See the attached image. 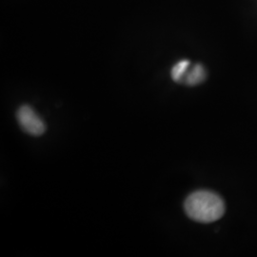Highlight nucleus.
<instances>
[{
  "label": "nucleus",
  "mask_w": 257,
  "mask_h": 257,
  "mask_svg": "<svg viewBox=\"0 0 257 257\" xmlns=\"http://www.w3.org/2000/svg\"><path fill=\"white\" fill-rule=\"evenodd\" d=\"M184 208L190 218L200 223L218 220L225 212V204L222 198L209 191H198L189 195Z\"/></svg>",
  "instance_id": "1"
},
{
  "label": "nucleus",
  "mask_w": 257,
  "mask_h": 257,
  "mask_svg": "<svg viewBox=\"0 0 257 257\" xmlns=\"http://www.w3.org/2000/svg\"><path fill=\"white\" fill-rule=\"evenodd\" d=\"M18 120L20 127L31 136L39 137L45 133V124L35 110L24 105L18 110Z\"/></svg>",
  "instance_id": "2"
},
{
  "label": "nucleus",
  "mask_w": 257,
  "mask_h": 257,
  "mask_svg": "<svg viewBox=\"0 0 257 257\" xmlns=\"http://www.w3.org/2000/svg\"><path fill=\"white\" fill-rule=\"evenodd\" d=\"M206 78V72L203 68L202 65L196 64L193 66L191 71L188 70L187 74L184 76V82L190 86H194L197 84L203 82Z\"/></svg>",
  "instance_id": "3"
},
{
  "label": "nucleus",
  "mask_w": 257,
  "mask_h": 257,
  "mask_svg": "<svg viewBox=\"0 0 257 257\" xmlns=\"http://www.w3.org/2000/svg\"><path fill=\"white\" fill-rule=\"evenodd\" d=\"M190 65L191 62L189 60H181L174 66L171 74H172V78L175 80V82H180L183 80L184 76L186 75L190 68Z\"/></svg>",
  "instance_id": "4"
}]
</instances>
